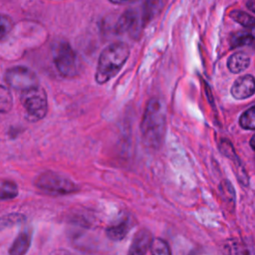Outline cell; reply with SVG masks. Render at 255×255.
Listing matches in <instances>:
<instances>
[{
	"label": "cell",
	"mask_w": 255,
	"mask_h": 255,
	"mask_svg": "<svg viewBox=\"0 0 255 255\" xmlns=\"http://www.w3.org/2000/svg\"><path fill=\"white\" fill-rule=\"evenodd\" d=\"M141 133L146 144L156 147L160 145L165 129V111L163 103L152 98L148 101L140 125Z\"/></svg>",
	"instance_id": "cell-1"
},
{
	"label": "cell",
	"mask_w": 255,
	"mask_h": 255,
	"mask_svg": "<svg viewBox=\"0 0 255 255\" xmlns=\"http://www.w3.org/2000/svg\"><path fill=\"white\" fill-rule=\"evenodd\" d=\"M129 56V48L124 42H116L106 47L98 61L95 79L98 84H105L114 78L123 68Z\"/></svg>",
	"instance_id": "cell-2"
},
{
	"label": "cell",
	"mask_w": 255,
	"mask_h": 255,
	"mask_svg": "<svg viewBox=\"0 0 255 255\" xmlns=\"http://www.w3.org/2000/svg\"><path fill=\"white\" fill-rule=\"evenodd\" d=\"M20 102L25 110V115L30 122L40 121L47 115V95L40 85L20 92Z\"/></svg>",
	"instance_id": "cell-3"
},
{
	"label": "cell",
	"mask_w": 255,
	"mask_h": 255,
	"mask_svg": "<svg viewBox=\"0 0 255 255\" xmlns=\"http://www.w3.org/2000/svg\"><path fill=\"white\" fill-rule=\"evenodd\" d=\"M34 184L41 192L53 196L69 194L79 189L74 181L53 171H45L39 174Z\"/></svg>",
	"instance_id": "cell-4"
},
{
	"label": "cell",
	"mask_w": 255,
	"mask_h": 255,
	"mask_svg": "<svg viewBox=\"0 0 255 255\" xmlns=\"http://www.w3.org/2000/svg\"><path fill=\"white\" fill-rule=\"evenodd\" d=\"M53 60L57 71L62 77L73 78L78 72V60L76 53L67 42H61L53 50Z\"/></svg>",
	"instance_id": "cell-5"
},
{
	"label": "cell",
	"mask_w": 255,
	"mask_h": 255,
	"mask_svg": "<svg viewBox=\"0 0 255 255\" xmlns=\"http://www.w3.org/2000/svg\"><path fill=\"white\" fill-rule=\"evenodd\" d=\"M5 82L8 87L18 92L39 86L37 75L24 66H16L8 69L5 74Z\"/></svg>",
	"instance_id": "cell-6"
},
{
	"label": "cell",
	"mask_w": 255,
	"mask_h": 255,
	"mask_svg": "<svg viewBox=\"0 0 255 255\" xmlns=\"http://www.w3.org/2000/svg\"><path fill=\"white\" fill-rule=\"evenodd\" d=\"M255 93V78L251 75H244L238 78L231 88V95L236 100H245Z\"/></svg>",
	"instance_id": "cell-7"
},
{
	"label": "cell",
	"mask_w": 255,
	"mask_h": 255,
	"mask_svg": "<svg viewBox=\"0 0 255 255\" xmlns=\"http://www.w3.org/2000/svg\"><path fill=\"white\" fill-rule=\"evenodd\" d=\"M151 235L147 230H140L138 231L130 244L128 253L132 255H142L147 252L151 244Z\"/></svg>",
	"instance_id": "cell-8"
},
{
	"label": "cell",
	"mask_w": 255,
	"mask_h": 255,
	"mask_svg": "<svg viewBox=\"0 0 255 255\" xmlns=\"http://www.w3.org/2000/svg\"><path fill=\"white\" fill-rule=\"evenodd\" d=\"M231 48H238L242 46H252L255 48V36L251 28L237 31L231 35L230 38Z\"/></svg>",
	"instance_id": "cell-9"
},
{
	"label": "cell",
	"mask_w": 255,
	"mask_h": 255,
	"mask_svg": "<svg viewBox=\"0 0 255 255\" xmlns=\"http://www.w3.org/2000/svg\"><path fill=\"white\" fill-rule=\"evenodd\" d=\"M31 244V231L29 229L23 230L14 240L9 249L11 255H22L27 253Z\"/></svg>",
	"instance_id": "cell-10"
},
{
	"label": "cell",
	"mask_w": 255,
	"mask_h": 255,
	"mask_svg": "<svg viewBox=\"0 0 255 255\" xmlns=\"http://www.w3.org/2000/svg\"><path fill=\"white\" fill-rule=\"evenodd\" d=\"M250 65V58L243 52H237L231 55L227 61V67L230 72L238 74L245 71Z\"/></svg>",
	"instance_id": "cell-11"
},
{
	"label": "cell",
	"mask_w": 255,
	"mask_h": 255,
	"mask_svg": "<svg viewBox=\"0 0 255 255\" xmlns=\"http://www.w3.org/2000/svg\"><path fill=\"white\" fill-rule=\"evenodd\" d=\"M131 226L132 225L130 224V221L128 219H124L119 223L108 227L106 230V233L111 240L120 241L127 236Z\"/></svg>",
	"instance_id": "cell-12"
},
{
	"label": "cell",
	"mask_w": 255,
	"mask_h": 255,
	"mask_svg": "<svg viewBox=\"0 0 255 255\" xmlns=\"http://www.w3.org/2000/svg\"><path fill=\"white\" fill-rule=\"evenodd\" d=\"M220 150H221V152L225 156H227L231 161H233V163L235 164V167L237 169H240L241 171L245 172L244 168L241 165L240 159L237 156V154H236V152H235V150H234V148H233V146H232V144H231V142L229 140H227V139H222L221 140V142H220Z\"/></svg>",
	"instance_id": "cell-13"
},
{
	"label": "cell",
	"mask_w": 255,
	"mask_h": 255,
	"mask_svg": "<svg viewBox=\"0 0 255 255\" xmlns=\"http://www.w3.org/2000/svg\"><path fill=\"white\" fill-rule=\"evenodd\" d=\"M13 106V98L10 91L0 85V115L8 114Z\"/></svg>",
	"instance_id": "cell-14"
},
{
	"label": "cell",
	"mask_w": 255,
	"mask_h": 255,
	"mask_svg": "<svg viewBox=\"0 0 255 255\" xmlns=\"http://www.w3.org/2000/svg\"><path fill=\"white\" fill-rule=\"evenodd\" d=\"M229 16L244 28H251L255 26V18L246 12H242L240 10H234L229 14Z\"/></svg>",
	"instance_id": "cell-15"
},
{
	"label": "cell",
	"mask_w": 255,
	"mask_h": 255,
	"mask_svg": "<svg viewBox=\"0 0 255 255\" xmlns=\"http://www.w3.org/2000/svg\"><path fill=\"white\" fill-rule=\"evenodd\" d=\"M219 191L223 200L227 202V205L234 206L235 203V192L233 186L228 180H222L219 185Z\"/></svg>",
	"instance_id": "cell-16"
},
{
	"label": "cell",
	"mask_w": 255,
	"mask_h": 255,
	"mask_svg": "<svg viewBox=\"0 0 255 255\" xmlns=\"http://www.w3.org/2000/svg\"><path fill=\"white\" fill-rule=\"evenodd\" d=\"M18 194V187L12 181H4L0 184V200L13 199Z\"/></svg>",
	"instance_id": "cell-17"
},
{
	"label": "cell",
	"mask_w": 255,
	"mask_h": 255,
	"mask_svg": "<svg viewBox=\"0 0 255 255\" xmlns=\"http://www.w3.org/2000/svg\"><path fill=\"white\" fill-rule=\"evenodd\" d=\"M239 125L245 129H255V106L251 107L241 115Z\"/></svg>",
	"instance_id": "cell-18"
},
{
	"label": "cell",
	"mask_w": 255,
	"mask_h": 255,
	"mask_svg": "<svg viewBox=\"0 0 255 255\" xmlns=\"http://www.w3.org/2000/svg\"><path fill=\"white\" fill-rule=\"evenodd\" d=\"M149 249H150V252L155 255H169L171 253L167 243L160 238L153 239L151 241Z\"/></svg>",
	"instance_id": "cell-19"
},
{
	"label": "cell",
	"mask_w": 255,
	"mask_h": 255,
	"mask_svg": "<svg viewBox=\"0 0 255 255\" xmlns=\"http://www.w3.org/2000/svg\"><path fill=\"white\" fill-rule=\"evenodd\" d=\"M12 21L9 17L0 14V39L4 38L12 29Z\"/></svg>",
	"instance_id": "cell-20"
},
{
	"label": "cell",
	"mask_w": 255,
	"mask_h": 255,
	"mask_svg": "<svg viewBox=\"0 0 255 255\" xmlns=\"http://www.w3.org/2000/svg\"><path fill=\"white\" fill-rule=\"evenodd\" d=\"M247 8L255 13V0H248L247 1Z\"/></svg>",
	"instance_id": "cell-21"
},
{
	"label": "cell",
	"mask_w": 255,
	"mask_h": 255,
	"mask_svg": "<svg viewBox=\"0 0 255 255\" xmlns=\"http://www.w3.org/2000/svg\"><path fill=\"white\" fill-rule=\"evenodd\" d=\"M110 1L115 4H124V3H128V2H130L133 0H110Z\"/></svg>",
	"instance_id": "cell-22"
},
{
	"label": "cell",
	"mask_w": 255,
	"mask_h": 255,
	"mask_svg": "<svg viewBox=\"0 0 255 255\" xmlns=\"http://www.w3.org/2000/svg\"><path fill=\"white\" fill-rule=\"evenodd\" d=\"M250 146L255 150V134L250 139Z\"/></svg>",
	"instance_id": "cell-23"
}]
</instances>
